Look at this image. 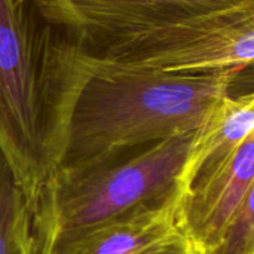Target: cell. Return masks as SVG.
Masks as SVG:
<instances>
[{"label": "cell", "instance_id": "277c9868", "mask_svg": "<svg viewBox=\"0 0 254 254\" xmlns=\"http://www.w3.org/2000/svg\"><path fill=\"white\" fill-rule=\"evenodd\" d=\"M30 0H0V152L31 213L45 182L42 152V28Z\"/></svg>", "mask_w": 254, "mask_h": 254}, {"label": "cell", "instance_id": "ba28073f", "mask_svg": "<svg viewBox=\"0 0 254 254\" xmlns=\"http://www.w3.org/2000/svg\"><path fill=\"white\" fill-rule=\"evenodd\" d=\"M253 135V92L238 95L228 94L217 100L193 132L180 174V193L198 176L228 159Z\"/></svg>", "mask_w": 254, "mask_h": 254}, {"label": "cell", "instance_id": "30bf717a", "mask_svg": "<svg viewBox=\"0 0 254 254\" xmlns=\"http://www.w3.org/2000/svg\"><path fill=\"white\" fill-rule=\"evenodd\" d=\"M252 193L222 238L201 254H254V207Z\"/></svg>", "mask_w": 254, "mask_h": 254}, {"label": "cell", "instance_id": "8992f818", "mask_svg": "<svg viewBox=\"0 0 254 254\" xmlns=\"http://www.w3.org/2000/svg\"><path fill=\"white\" fill-rule=\"evenodd\" d=\"M40 254H201L179 217L177 199L65 234Z\"/></svg>", "mask_w": 254, "mask_h": 254}, {"label": "cell", "instance_id": "3957f363", "mask_svg": "<svg viewBox=\"0 0 254 254\" xmlns=\"http://www.w3.org/2000/svg\"><path fill=\"white\" fill-rule=\"evenodd\" d=\"M79 42L100 57L162 73L244 70L254 58V0Z\"/></svg>", "mask_w": 254, "mask_h": 254}, {"label": "cell", "instance_id": "52a82bcc", "mask_svg": "<svg viewBox=\"0 0 254 254\" xmlns=\"http://www.w3.org/2000/svg\"><path fill=\"white\" fill-rule=\"evenodd\" d=\"M254 193V135L198 176L177 198L180 222L199 253L214 246Z\"/></svg>", "mask_w": 254, "mask_h": 254}, {"label": "cell", "instance_id": "7a4b0ae2", "mask_svg": "<svg viewBox=\"0 0 254 254\" xmlns=\"http://www.w3.org/2000/svg\"><path fill=\"white\" fill-rule=\"evenodd\" d=\"M193 132L52 170L31 213L36 254L65 234L177 199Z\"/></svg>", "mask_w": 254, "mask_h": 254}, {"label": "cell", "instance_id": "6da1fadb", "mask_svg": "<svg viewBox=\"0 0 254 254\" xmlns=\"http://www.w3.org/2000/svg\"><path fill=\"white\" fill-rule=\"evenodd\" d=\"M42 152L45 179L58 167L193 132L244 70L176 74L91 52L42 28Z\"/></svg>", "mask_w": 254, "mask_h": 254}, {"label": "cell", "instance_id": "9c48e42d", "mask_svg": "<svg viewBox=\"0 0 254 254\" xmlns=\"http://www.w3.org/2000/svg\"><path fill=\"white\" fill-rule=\"evenodd\" d=\"M0 254H36L33 214L0 152Z\"/></svg>", "mask_w": 254, "mask_h": 254}, {"label": "cell", "instance_id": "5b68a950", "mask_svg": "<svg viewBox=\"0 0 254 254\" xmlns=\"http://www.w3.org/2000/svg\"><path fill=\"white\" fill-rule=\"evenodd\" d=\"M46 25L77 40L232 7L249 0H30Z\"/></svg>", "mask_w": 254, "mask_h": 254}]
</instances>
